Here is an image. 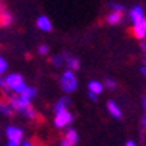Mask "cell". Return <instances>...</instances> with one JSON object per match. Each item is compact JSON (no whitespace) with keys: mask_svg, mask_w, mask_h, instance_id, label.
<instances>
[{"mask_svg":"<svg viewBox=\"0 0 146 146\" xmlns=\"http://www.w3.org/2000/svg\"><path fill=\"white\" fill-rule=\"evenodd\" d=\"M5 83H6L7 88H10L12 91H15L18 94H21L27 89V85H25V82H23L21 75H9L5 79Z\"/></svg>","mask_w":146,"mask_h":146,"instance_id":"obj_1","label":"cell"},{"mask_svg":"<svg viewBox=\"0 0 146 146\" xmlns=\"http://www.w3.org/2000/svg\"><path fill=\"white\" fill-rule=\"evenodd\" d=\"M62 88L66 92H73V91H76V88H78V79L70 70L63 73V76H62Z\"/></svg>","mask_w":146,"mask_h":146,"instance_id":"obj_2","label":"cell"},{"mask_svg":"<svg viewBox=\"0 0 146 146\" xmlns=\"http://www.w3.org/2000/svg\"><path fill=\"white\" fill-rule=\"evenodd\" d=\"M70 121H72V114L67 111L66 108L56 111V120H54V124H56L57 127H64V126H67V124L70 123Z\"/></svg>","mask_w":146,"mask_h":146,"instance_id":"obj_3","label":"cell"},{"mask_svg":"<svg viewBox=\"0 0 146 146\" xmlns=\"http://www.w3.org/2000/svg\"><path fill=\"white\" fill-rule=\"evenodd\" d=\"M133 34L137 40H143L146 36V18L140 19L139 22H135V27H133Z\"/></svg>","mask_w":146,"mask_h":146,"instance_id":"obj_4","label":"cell"},{"mask_svg":"<svg viewBox=\"0 0 146 146\" xmlns=\"http://www.w3.org/2000/svg\"><path fill=\"white\" fill-rule=\"evenodd\" d=\"M6 135H7L9 140H16V142L21 143V140L23 137V130L18 129V127H13V126H9L7 130H6Z\"/></svg>","mask_w":146,"mask_h":146,"instance_id":"obj_5","label":"cell"},{"mask_svg":"<svg viewBox=\"0 0 146 146\" xmlns=\"http://www.w3.org/2000/svg\"><path fill=\"white\" fill-rule=\"evenodd\" d=\"M78 140H79L78 133H76L75 130H69V131L66 133V139H63V140H62V145H63V146L76 145V143H78Z\"/></svg>","mask_w":146,"mask_h":146,"instance_id":"obj_6","label":"cell"},{"mask_svg":"<svg viewBox=\"0 0 146 146\" xmlns=\"http://www.w3.org/2000/svg\"><path fill=\"white\" fill-rule=\"evenodd\" d=\"M36 25H38L40 29L47 31V32H50V31L53 29L51 22H50V19H48L47 16H41V18H38V21H36Z\"/></svg>","mask_w":146,"mask_h":146,"instance_id":"obj_7","label":"cell"},{"mask_svg":"<svg viewBox=\"0 0 146 146\" xmlns=\"http://www.w3.org/2000/svg\"><path fill=\"white\" fill-rule=\"evenodd\" d=\"M10 22H12L10 13H7L3 6H0V27H6V25H9Z\"/></svg>","mask_w":146,"mask_h":146,"instance_id":"obj_8","label":"cell"},{"mask_svg":"<svg viewBox=\"0 0 146 146\" xmlns=\"http://www.w3.org/2000/svg\"><path fill=\"white\" fill-rule=\"evenodd\" d=\"M34 96H35V89H34V88H27L23 92H21L19 98L25 102V104H29V101L34 98Z\"/></svg>","mask_w":146,"mask_h":146,"instance_id":"obj_9","label":"cell"},{"mask_svg":"<svg viewBox=\"0 0 146 146\" xmlns=\"http://www.w3.org/2000/svg\"><path fill=\"white\" fill-rule=\"evenodd\" d=\"M130 18H131L133 23H135V22H139L140 19H143V18H145V16H143V9H142L140 6H136L135 9L130 12Z\"/></svg>","mask_w":146,"mask_h":146,"instance_id":"obj_10","label":"cell"},{"mask_svg":"<svg viewBox=\"0 0 146 146\" xmlns=\"http://www.w3.org/2000/svg\"><path fill=\"white\" fill-rule=\"evenodd\" d=\"M107 107H108V111L111 113L115 118H121V110H120V107L117 105V102H114V101H110Z\"/></svg>","mask_w":146,"mask_h":146,"instance_id":"obj_11","label":"cell"},{"mask_svg":"<svg viewBox=\"0 0 146 146\" xmlns=\"http://www.w3.org/2000/svg\"><path fill=\"white\" fill-rule=\"evenodd\" d=\"M121 18H123V15H121V12L120 10H114L113 13H110L107 16V21L108 23H111V25H115V23H118L121 21Z\"/></svg>","mask_w":146,"mask_h":146,"instance_id":"obj_12","label":"cell"},{"mask_svg":"<svg viewBox=\"0 0 146 146\" xmlns=\"http://www.w3.org/2000/svg\"><path fill=\"white\" fill-rule=\"evenodd\" d=\"M102 89H104V86H102V85H101L100 82L94 80V82H91V83H89V91H91V92H94V94H96V95L101 94V92H102Z\"/></svg>","mask_w":146,"mask_h":146,"instance_id":"obj_13","label":"cell"},{"mask_svg":"<svg viewBox=\"0 0 146 146\" xmlns=\"http://www.w3.org/2000/svg\"><path fill=\"white\" fill-rule=\"evenodd\" d=\"M67 64L72 69H79V60H76V58H67Z\"/></svg>","mask_w":146,"mask_h":146,"instance_id":"obj_14","label":"cell"},{"mask_svg":"<svg viewBox=\"0 0 146 146\" xmlns=\"http://www.w3.org/2000/svg\"><path fill=\"white\" fill-rule=\"evenodd\" d=\"M105 85H107V88H110V89H114V88L117 86V83H115V82H114L113 79H107Z\"/></svg>","mask_w":146,"mask_h":146,"instance_id":"obj_15","label":"cell"},{"mask_svg":"<svg viewBox=\"0 0 146 146\" xmlns=\"http://www.w3.org/2000/svg\"><path fill=\"white\" fill-rule=\"evenodd\" d=\"M6 67H7V63L5 62V60H3L2 57H0V75H2V73L6 70Z\"/></svg>","mask_w":146,"mask_h":146,"instance_id":"obj_16","label":"cell"},{"mask_svg":"<svg viewBox=\"0 0 146 146\" xmlns=\"http://www.w3.org/2000/svg\"><path fill=\"white\" fill-rule=\"evenodd\" d=\"M38 51H40V54H42V56H44V54H47V53H48V47H47V45H41V47L38 48Z\"/></svg>","mask_w":146,"mask_h":146,"instance_id":"obj_17","label":"cell"},{"mask_svg":"<svg viewBox=\"0 0 146 146\" xmlns=\"http://www.w3.org/2000/svg\"><path fill=\"white\" fill-rule=\"evenodd\" d=\"M111 7H113L114 10H120V12H123V10H124V7H123V6H120V5H115V3H113V5H111Z\"/></svg>","mask_w":146,"mask_h":146,"instance_id":"obj_18","label":"cell"},{"mask_svg":"<svg viewBox=\"0 0 146 146\" xmlns=\"http://www.w3.org/2000/svg\"><path fill=\"white\" fill-rule=\"evenodd\" d=\"M53 63H54L56 66H60V64H62V58H60V57H56V58H53Z\"/></svg>","mask_w":146,"mask_h":146,"instance_id":"obj_19","label":"cell"},{"mask_svg":"<svg viewBox=\"0 0 146 146\" xmlns=\"http://www.w3.org/2000/svg\"><path fill=\"white\" fill-rule=\"evenodd\" d=\"M7 145H9V146H19L21 143H19V142H16V140H9V142H7Z\"/></svg>","mask_w":146,"mask_h":146,"instance_id":"obj_20","label":"cell"},{"mask_svg":"<svg viewBox=\"0 0 146 146\" xmlns=\"http://www.w3.org/2000/svg\"><path fill=\"white\" fill-rule=\"evenodd\" d=\"M89 98H91V100H94V101L98 100V98H96V94H94V92H91V91H89Z\"/></svg>","mask_w":146,"mask_h":146,"instance_id":"obj_21","label":"cell"},{"mask_svg":"<svg viewBox=\"0 0 146 146\" xmlns=\"http://www.w3.org/2000/svg\"><path fill=\"white\" fill-rule=\"evenodd\" d=\"M143 105H145V113H146V98L143 100ZM143 124L146 126V117H145V120H143Z\"/></svg>","mask_w":146,"mask_h":146,"instance_id":"obj_22","label":"cell"},{"mask_svg":"<svg viewBox=\"0 0 146 146\" xmlns=\"http://www.w3.org/2000/svg\"><path fill=\"white\" fill-rule=\"evenodd\" d=\"M140 72H142V75H143V76H146V66L140 67Z\"/></svg>","mask_w":146,"mask_h":146,"instance_id":"obj_23","label":"cell"},{"mask_svg":"<svg viewBox=\"0 0 146 146\" xmlns=\"http://www.w3.org/2000/svg\"><path fill=\"white\" fill-rule=\"evenodd\" d=\"M126 145H127V146H135V142H133V140H127Z\"/></svg>","mask_w":146,"mask_h":146,"instance_id":"obj_24","label":"cell"}]
</instances>
